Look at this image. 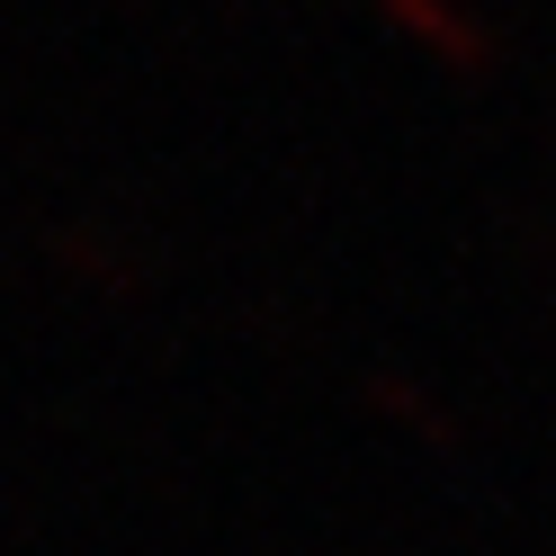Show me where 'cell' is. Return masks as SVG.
<instances>
[{"mask_svg": "<svg viewBox=\"0 0 556 556\" xmlns=\"http://www.w3.org/2000/svg\"><path fill=\"white\" fill-rule=\"evenodd\" d=\"M377 10H387V27H404L431 63H448V73H484V63H494V37H484L458 0H377Z\"/></svg>", "mask_w": 556, "mask_h": 556, "instance_id": "cell-1", "label": "cell"}, {"mask_svg": "<svg viewBox=\"0 0 556 556\" xmlns=\"http://www.w3.org/2000/svg\"><path fill=\"white\" fill-rule=\"evenodd\" d=\"M368 404L387 413V422L422 431V440H448V413L431 404V387H413V377H368Z\"/></svg>", "mask_w": 556, "mask_h": 556, "instance_id": "cell-2", "label": "cell"}]
</instances>
